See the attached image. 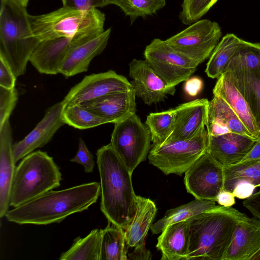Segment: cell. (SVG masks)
Wrapping results in <instances>:
<instances>
[{
	"mask_svg": "<svg viewBox=\"0 0 260 260\" xmlns=\"http://www.w3.org/2000/svg\"><path fill=\"white\" fill-rule=\"evenodd\" d=\"M62 174L47 152L33 151L16 167L12 179L10 205L20 206L60 185Z\"/></svg>",
	"mask_w": 260,
	"mask_h": 260,
	"instance_id": "obj_6",
	"label": "cell"
},
{
	"mask_svg": "<svg viewBox=\"0 0 260 260\" xmlns=\"http://www.w3.org/2000/svg\"><path fill=\"white\" fill-rule=\"evenodd\" d=\"M235 197L232 192L223 190L218 194L216 202L224 207H232L235 204Z\"/></svg>",
	"mask_w": 260,
	"mask_h": 260,
	"instance_id": "obj_45",
	"label": "cell"
},
{
	"mask_svg": "<svg viewBox=\"0 0 260 260\" xmlns=\"http://www.w3.org/2000/svg\"><path fill=\"white\" fill-rule=\"evenodd\" d=\"M257 140L232 132L209 136L208 151L223 167L232 166L241 161Z\"/></svg>",
	"mask_w": 260,
	"mask_h": 260,
	"instance_id": "obj_19",
	"label": "cell"
},
{
	"mask_svg": "<svg viewBox=\"0 0 260 260\" xmlns=\"http://www.w3.org/2000/svg\"><path fill=\"white\" fill-rule=\"evenodd\" d=\"M16 77L9 65L0 58V86L7 89L15 88Z\"/></svg>",
	"mask_w": 260,
	"mask_h": 260,
	"instance_id": "obj_40",
	"label": "cell"
},
{
	"mask_svg": "<svg viewBox=\"0 0 260 260\" xmlns=\"http://www.w3.org/2000/svg\"><path fill=\"white\" fill-rule=\"evenodd\" d=\"M243 205L256 218L260 219V189L246 199Z\"/></svg>",
	"mask_w": 260,
	"mask_h": 260,
	"instance_id": "obj_42",
	"label": "cell"
},
{
	"mask_svg": "<svg viewBox=\"0 0 260 260\" xmlns=\"http://www.w3.org/2000/svg\"><path fill=\"white\" fill-rule=\"evenodd\" d=\"M61 116L64 124L79 129L90 128L108 123L104 118L78 104L64 106Z\"/></svg>",
	"mask_w": 260,
	"mask_h": 260,
	"instance_id": "obj_34",
	"label": "cell"
},
{
	"mask_svg": "<svg viewBox=\"0 0 260 260\" xmlns=\"http://www.w3.org/2000/svg\"><path fill=\"white\" fill-rule=\"evenodd\" d=\"M223 190L233 192L241 182H248L260 187V159L242 161L232 166L223 167Z\"/></svg>",
	"mask_w": 260,
	"mask_h": 260,
	"instance_id": "obj_28",
	"label": "cell"
},
{
	"mask_svg": "<svg viewBox=\"0 0 260 260\" xmlns=\"http://www.w3.org/2000/svg\"><path fill=\"white\" fill-rule=\"evenodd\" d=\"M151 141L148 127L135 113L114 123L110 143L133 174L136 168L146 160Z\"/></svg>",
	"mask_w": 260,
	"mask_h": 260,
	"instance_id": "obj_8",
	"label": "cell"
},
{
	"mask_svg": "<svg viewBox=\"0 0 260 260\" xmlns=\"http://www.w3.org/2000/svg\"><path fill=\"white\" fill-rule=\"evenodd\" d=\"M209 102L207 99H197L176 107L174 129L166 142L190 139L205 129Z\"/></svg>",
	"mask_w": 260,
	"mask_h": 260,
	"instance_id": "obj_16",
	"label": "cell"
},
{
	"mask_svg": "<svg viewBox=\"0 0 260 260\" xmlns=\"http://www.w3.org/2000/svg\"><path fill=\"white\" fill-rule=\"evenodd\" d=\"M110 28L96 37L81 43H72L62 60L59 73L68 78L86 72L91 60L106 47Z\"/></svg>",
	"mask_w": 260,
	"mask_h": 260,
	"instance_id": "obj_15",
	"label": "cell"
},
{
	"mask_svg": "<svg viewBox=\"0 0 260 260\" xmlns=\"http://www.w3.org/2000/svg\"><path fill=\"white\" fill-rule=\"evenodd\" d=\"M237 70L260 71V43L241 39L224 72Z\"/></svg>",
	"mask_w": 260,
	"mask_h": 260,
	"instance_id": "obj_33",
	"label": "cell"
},
{
	"mask_svg": "<svg viewBox=\"0 0 260 260\" xmlns=\"http://www.w3.org/2000/svg\"><path fill=\"white\" fill-rule=\"evenodd\" d=\"M224 180L223 166L208 150L186 171L184 184L196 199L216 202L223 190Z\"/></svg>",
	"mask_w": 260,
	"mask_h": 260,
	"instance_id": "obj_11",
	"label": "cell"
},
{
	"mask_svg": "<svg viewBox=\"0 0 260 260\" xmlns=\"http://www.w3.org/2000/svg\"><path fill=\"white\" fill-rule=\"evenodd\" d=\"M209 145L205 128L190 139L153 144L148 157L150 164L165 174L181 175L208 150Z\"/></svg>",
	"mask_w": 260,
	"mask_h": 260,
	"instance_id": "obj_7",
	"label": "cell"
},
{
	"mask_svg": "<svg viewBox=\"0 0 260 260\" xmlns=\"http://www.w3.org/2000/svg\"><path fill=\"white\" fill-rule=\"evenodd\" d=\"M63 107L61 101L49 108L34 129L23 139L13 144L15 163L37 148L46 145L59 128L65 124L61 116Z\"/></svg>",
	"mask_w": 260,
	"mask_h": 260,
	"instance_id": "obj_14",
	"label": "cell"
},
{
	"mask_svg": "<svg viewBox=\"0 0 260 260\" xmlns=\"http://www.w3.org/2000/svg\"><path fill=\"white\" fill-rule=\"evenodd\" d=\"M133 88L123 76L113 70L85 76L68 92L62 102L64 106L81 104L105 95Z\"/></svg>",
	"mask_w": 260,
	"mask_h": 260,
	"instance_id": "obj_12",
	"label": "cell"
},
{
	"mask_svg": "<svg viewBox=\"0 0 260 260\" xmlns=\"http://www.w3.org/2000/svg\"><path fill=\"white\" fill-rule=\"evenodd\" d=\"M218 0H183L179 15L180 21L190 25L200 20Z\"/></svg>",
	"mask_w": 260,
	"mask_h": 260,
	"instance_id": "obj_36",
	"label": "cell"
},
{
	"mask_svg": "<svg viewBox=\"0 0 260 260\" xmlns=\"http://www.w3.org/2000/svg\"><path fill=\"white\" fill-rule=\"evenodd\" d=\"M136 96L133 88L78 105L104 118L108 123H116L136 113Z\"/></svg>",
	"mask_w": 260,
	"mask_h": 260,
	"instance_id": "obj_17",
	"label": "cell"
},
{
	"mask_svg": "<svg viewBox=\"0 0 260 260\" xmlns=\"http://www.w3.org/2000/svg\"><path fill=\"white\" fill-rule=\"evenodd\" d=\"M100 195L101 185L98 182L51 190L8 210L5 216L8 221L19 224L59 223L73 214L88 209Z\"/></svg>",
	"mask_w": 260,
	"mask_h": 260,
	"instance_id": "obj_1",
	"label": "cell"
},
{
	"mask_svg": "<svg viewBox=\"0 0 260 260\" xmlns=\"http://www.w3.org/2000/svg\"><path fill=\"white\" fill-rule=\"evenodd\" d=\"M12 129L9 119L0 127V217L5 216L10 206L12 179L15 171Z\"/></svg>",
	"mask_w": 260,
	"mask_h": 260,
	"instance_id": "obj_20",
	"label": "cell"
},
{
	"mask_svg": "<svg viewBox=\"0 0 260 260\" xmlns=\"http://www.w3.org/2000/svg\"><path fill=\"white\" fill-rule=\"evenodd\" d=\"M70 161L82 165L86 173L93 172L95 166L93 157L82 138H79L78 149L75 156Z\"/></svg>",
	"mask_w": 260,
	"mask_h": 260,
	"instance_id": "obj_38",
	"label": "cell"
},
{
	"mask_svg": "<svg viewBox=\"0 0 260 260\" xmlns=\"http://www.w3.org/2000/svg\"><path fill=\"white\" fill-rule=\"evenodd\" d=\"M129 76L137 96L147 105L164 101L173 95L175 87L168 86L145 59H134L129 64Z\"/></svg>",
	"mask_w": 260,
	"mask_h": 260,
	"instance_id": "obj_13",
	"label": "cell"
},
{
	"mask_svg": "<svg viewBox=\"0 0 260 260\" xmlns=\"http://www.w3.org/2000/svg\"><path fill=\"white\" fill-rule=\"evenodd\" d=\"M203 86L202 79L199 77L193 76L185 81L184 90L188 96L195 97L201 92Z\"/></svg>",
	"mask_w": 260,
	"mask_h": 260,
	"instance_id": "obj_41",
	"label": "cell"
},
{
	"mask_svg": "<svg viewBox=\"0 0 260 260\" xmlns=\"http://www.w3.org/2000/svg\"><path fill=\"white\" fill-rule=\"evenodd\" d=\"M256 187L248 182H241L238 184L233 191L235 197L240 199H246L253 193Z\"/></svg>",
	"mask_w": 260,
	"mask_h": 260,
	"instance_id": "obj_43",
	"label": "cell"
},
{
	"mask_svg": "<svg viewBox=\"0 0 260 260\" xmlns=\"http://www.w3.org/2000/svg\"><path fill=\"white\" fill-rule=\"evenodd\" d=\"M260 249V219L243 214L238 221L223 260H249Z\"/></svg>",
	"mask_w": 260,
	"mask_h": 260,
	"instance_id": "obj_18",
	"label": "cell"
},
{
	"mask_svg": "<svg viewBox=\"0 0 260 260\" xmlns=\"http://www.w3.org/2000/svg\"><path fill=\"white\" fill-rule=\"evenodd\" d=\"M166 0H111V4L118 7L130 19L132 24L139 17L152 16L164 8Z\"/></svg>",
	"mask_w": 260,
	"mask_h": 260,
	"instance_id": "obj_35",
	"label": "cell"
},
{
	"mask_svg": "<svg viewBox=\"0 0 260 260\" xmlns=\"http://www.w3.org/2000/svg\"><path fill=\"white\" fill-rule=\"evenodd\" d=\"M221 36V28L217 22L202 19L189 25L166 41L199 66L210 57Z\"/></svg>",
	"mask_w": 260,
	"mask_h": 260,
	"instance_id": "obj_9",
	"label": "cell"
},
{
	"mask_svg": "<svg viewBox=\"0 0 260 260\" xmlns=\"http://www.w3.org/2000/svg\"><path fill=\"white\" fill-rule=\"evenodd\" d=\"M223 74L247 102L260 130V71L237 70Z\"/></svg>",
	"mask_w": 260,
	"mask_h": 260,
	"instance_id": "obj_25",
	"label": "cell"
},
{
	"mask_svg": "<svg viewBox=\"0 0 260 260\" xmlns=\"http://www.w3.org/2000/svg\"><path fill=\"white\" fill-rule=\"evenodd\" d=\"M260 159V136L256 140L250 150L241 160L247 161Z\"/></svg>",
	"mask_w": 260,
	"mask_h": 260,
	"instance_id": "obj_46",
	"label": "cell"
},
{
	"mask_svg": "<svg viewBox=\"0 0 260 260\" xmlns=\"http://www.w3.org/2000/svg\"><path fill=\"white\" fill-rule=\"evenodd\" d=\"M110 223L102 229L100 260H127L124 230Z\"/></svg>",
	"mask_w": 260,
	"mask_h": 260,
	"instance_id": "obj_30",
	"label": "cell"
},
{
	"mask_svg": "<svg viewBox=\"0 0 260 260\" xmlns=\"http://www.w3.org/2000/svg\"><path fill=\"white\" fill-rule=\"evenodd\" d=\"M144 56L154 72L171 87L188 79L198 66L166 40L157 38L145 47Z\"/></svg>",
	"mask_w": 260,
	"mask_h": 260,
	"instance_id": "obj_10",
	"label": "cell"
},
{
	"mask_svg": "<svg viewBox=\"0 0 260 260\" xmlns=\"http://www.w3.org/2000/svg\"><path fill=\"white\" fill-rule=\"evenodd\" d=\"M29 20L34 34L40 41L66 38L78 43L105 31V15L98 9L82 11L63 6L47 14L29 15Z\"/></svg>",
	"mask_w": 260,
	"mask_h": 260,
	"instance_id": "obj_5",
	"label": "cell"
},
{
	"mask_svg": "<svg viewBox=\"0 0 260 260\" xmlns=\"http://www.w3.org/2000/svg\"><path fill=\"white\" fill-rule=\"evenodd\" d=\"M157 211L154 203L150 199L137 196L134 216L124 230L126 245L135 247L145 243L148 232Z\"/></svg>",
	"mask_w": 260,
	"mask_h": 260,
	"instance_id": "obj_24",
	"label": "cell"
},
{
	"mask_svg": "<svg viewBox=\"0 0 260 260\" xmlns=\"http://www.w3.org/2000/svg\"><path fill=\"white\" fill-rule=\"evenodd\" d=\"M63 7L72 9L88 11L107 6L111 0H61Z\"/></svg>",
	"mask_w": 260,
	"mask_h": 260,
	"instance_id": "obj_39",
	"label": "cell"
},
{
	"mask_svg": "<svg viewBox=\"0 0 260 260\" xmlns=\"http://www.w3.org/2000/svg\"><path fill=\"white\" fill-rule=\"evenodd\" d=\"M215 201L196 199L179 207L170 209L164 216L152 224L150 229L153 234L160 233L168 225L182 221L198 215L216 206Z\"/></svg>",
	"mask_w": 260,
	"mask_h": 260,
	"instance_id": "obj_27",
	"label": "cell"
},
{
	"mask_svg": "<svg viewBox=\"0 0 260 260\" xmlns=\"http://www.w3.org/2000/svg\"><path fill=\"white\" fill-rule=\"evenodd\" d=\"M102 229L92 230L84 238H76L72 246L62 253L59 260H100Z\"/></svg>",
	"mask_w": 260,
	"mask_h": 260,
	"instance_id": "obj_29",
	"label": "cell"
},
{
	"mask_svg": "<svg viewBox=\"0 0 260 260\" xmlns=\"http://www.w3.org/2000/svg\"><path fill=\"white\" fill-rule=\"evenodd\" d=\"M128 259L148 260L151 259L152 254L145 247V243L135 247L133 252L127 255Z\"/></svg>",
	"mask_w": 260,
	"mask_h": 260,
	"instance_id": "obj_44",
	"label": "cell"
},
{
	"mask_svg": "<svg viewBox=\"0 0 260 260\" xmlns=\"http://www.w3.org/2000/svg\"><path fill=\"white\" fill-rule=\"evenodd\" d=\"M175 117V109L147 116L145 124L149 129L153 144H161L168 140L174 129Z\"/></svg>",
	"mask_w": 260,
	"mask_h": 260,
	"instance_id": "obj_32",
	"label": "cell"
},
{
	"mask_svg": "<svg viewBox=\"0 0 260 260\" xmlns=\"http://www.w3.org/2000/svg\"><path fill=\"white\" fill-rule=\"evenodd\" d=\"M26 7L14 0H1L0 58L16 77L23 75L40 40L34 34Z\"/></svg>",
	"mask_w": 260,
	"mask_h": 260,
	"instance_id": "obj_4",
	"label": "cell"
},
{
	"mask_svg": "<svg viewBox=\"0 0 260 260\" xmlns=\"http://www.w3.org/2000/svg\"><path fill=\"white\" fill-rule=\"evenodd\" d=\"M18 100L15 88L7 89L0 86V127L8 119Z\"/></svg>",
	"mask_w": 260,
	"mask_h": 260,
	"instance_id": "obj_37",
	"label": "cell"
},
{
	"mask_svg": "<svg viewBox=\"0 0 260 260\" xmlns=\"http://www.w3.org/2000/svg\"><path fill=\"white\" fill-rule=\"evenodd\" d=\"M72 42L66 38L41 41L32 53L29 61L42 74L56 75Z\"/></svg>",
	"mask_w": 260,
	"mask_h": 260,
	"instance_id": "obj_21",
	"label": "cell"
},
{
	"mask_svg": "<svg viewBox=\"0 0 260 260\" xmlns=\"http://www.w3.org/2000/svg\"><path fill=\"white\" fill-rule=\"evenodd\" d=\"M249 260H260V249Z\"/></svg>",
	"mask_w": 260,
	"mask_h": 260,
	"instance_id": "obj_47",
	"label": "cell"
},
{
	"mask_svg": "<svg viewBox=\"0 0 260 260\" xmlns=\"http://www.w3.org/2000/svg\"><path fill=\"white\" fill-rule=\"evenodd\" d=\"M241 42V39L233 34H228L222 38L206 64L205 73L208 77L218 79L224 73Z\"/></svg>",
	"mask_w": 260,
	"mask_h": 260,
	"instance_id": "obj_26",
	"label": "cell"
},
{
	"mask_svg": "<svg viewBox=\"0 0 260 260\" xmlns=\"http://www.w3.org/2000/svg\"><path fill=\"white\" fill-rule=\"evenodd\" d=\"M213 94L222 98L252 136L258 139L260 130L249 104L237 88L223 74L217 79Z\"/></svg>",
	"mask_w": 260,
	"mask_h": 260,
	"instance_id": "obj_22",
	"label": "cell"
},
{
	"mask_svg": "<svg viewBox=\"0 0 260 260\" xmlns=\"http://www.w3.org/2000/svg\"><path fill=\"white\" fill-rule=\"evenodd\" d=\"M14 1L19 3L20 4H21V5H23L25 7H26V6L28 4V1H29V0H14Z\"/></svg>",
	"mask_w": 260,
	"mask_h": 260,
	"instance_id": "obj_48",
	"label": "cell"
},
{
	"mask_svg": "<svg viewBox=\"0 0 260 260\" xmlns=\"http://www.w3.org/2000/svg\"><path fill=\"white\" fill-rule=\"evenodd\" d=\"M189 242L187 220L167 225L157 238V249L162 260H184Z\"/></svg>",
	"mask_w": 260,
	"mask_h": 260,
	"instance_id": "obj_23",
	"label": "cell"
},
{
	"mask_svg": "<svg viewBox=\"0 0 260 260\" xmlns=\"http://www.w3.org/2000/svg\"><path fill=\"white\" fill-rule=\"evenodd\" d=\"M208 118L221 121L228 126L231 132L255 138L232 109L219 95H214L212 100L209 101Z\"/></svg>",
	"mask_w": 260,
	"mask_h": 260,
	"instance_id": "obj_31",
	"label": "cell"
},
{
	"mask_svg": "<svg viewBox=\"0 0 260 260\" xmlns=\"http://www.w3.org/2000/svg\"><path fill=\"white\" fill-rule=\"evenodd\" d=\"M100 176V209L112 224L124 230L136 209L131 173L110 143L96 152Z\"/></svg>",
	"mask_w": 260,
	"mask_h": 260,
	"instance_id": "obj_2",
	"label": "cell"
},
{
	"mask_svg": "<svg viewBox=\"0 0 260 260\" xmlns=\"http://www.w3.org/2000/svg\"><path fill=\"white\" fill-rule=\"evenodd\" d=\"M243 215L231 207L216 205L187 219L189 242L184 260H223Z\"/></svg>",
	"mask_w": 260,
	"mask_h": 260,
	"instance_id": "obj_3",
	"label": "cell"
}]
</instances>
